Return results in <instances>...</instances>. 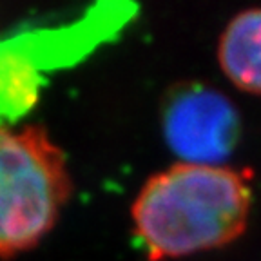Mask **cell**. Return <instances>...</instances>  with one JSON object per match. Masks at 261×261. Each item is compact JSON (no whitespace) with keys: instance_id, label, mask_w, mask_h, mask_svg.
Segmentation results:
<instances>
[{"instance_id":"2","label":"cell","mask_w":261,"mask_h":261,"mask_svg":"<svg viewBox=\"0 0 261 261\" xmlns=\"http://www.w3.org/2000/svg\"><path fill=\"white\" fill-rule=\"evenodd\" d=\"M71 189L65 156L45 129L0 125V257L40 243L60 218Z\"/></svg>"},{"instance_id":"4","label":"cell","mask_w":261,"mask_h":261,"mask_svg":"<svg viewBox=\"0 0 261 261\" xmlns=\"http://www.w3.org/2000/svg\"><path fill=\"white\" fill-rule=\"evenodd\" d=\"M218 62L240 91L261 94V8L238 13L223 29Z\"/></svg>"},{"instance_id":"1","label":"cell","mask_w":261,"mask_h":261,"mask_svg":"<svg viewBox=\"0 0 261 261\" xmlns=\"http://www.w3.org/2000/svg\"><path fill=\"white\" fill-rule=\"evenodd\" d=\"M250 176L223 165L174 163L147 179L130 216L151 261L220 249L245 232Z\"/></svg>"},{"instance_id":"3","label":"cell","mask_w":261,"mask_h":261,"mask_svg":"<svg viewBox=\"0 0 261 261\" xmlns=\"http://www.w3.org/2000/svg\"><path fill=\"white\" fill-rule=\"evenodd\" d=\"M162 130L169 149L184 163L220 165L240 142L241 120L221 91L187 82L163 98Z\"/></svg>"}]
</instances>
